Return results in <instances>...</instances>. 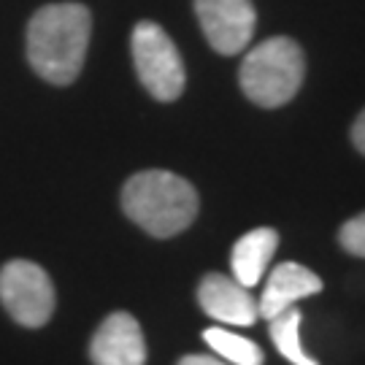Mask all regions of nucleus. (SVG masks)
Returning a JSON list of instances; mask_svg holds the SVG:
<instances>
[{
    "label": "nucleus",
    "instance_id": "nucleus-1",
    "mask_svg": "<svg viewBox=\"0 0 365 365\" xmlns=\"http://www.w3.org/2000/svg\"><path fill=\"white\" fill-rule=\"evenodd\" d=\"M92 16L81 3H52L27 25V60L49 84L66 87L78 76L90 46Z\"/></svg>",
    "mask_w": 365,
    "mask_h": 365
},
{
    "label": "nucleus",
    "instance_id": "nucleus-2",
    "mask_svg": "<svg viewBox=\"0 0 365 365\" xmlns=\"http://www.w3.org/2000/svg\"><path fill=\"white\" fill-rule=\"evenodd\" d=\"M122 209L149 235L170 238L195 222L197 192L170 170H141L122 187Z\"/></svg>",
    "mask_w": 365,
    "mask_h": 365
},
{
    "label": "nucleus",
    "instance_id": "nucleus-3",
    "mask_svg": "<svg viewBox=\"0 0 365 365\" xmlns=\"http://www.w3.org/2000/svg\"><path fill=\"white\" fill-rule=\"evenodd\" d=\"M306 76L303 49L287 36H276L257 43L244 57L238 84L252 103L262 108H279L298 95Z\"/></svg>",
    "mask_w": 365,
    "mask_h": 365
},
{
    "label": "nucleus",
    "instance_id": "nucleus-4",
    "mask_svg": "<svg viewBox=\"0 0 365 365\" xmlns=\"http://www.w3.org/2000/svg\"><path fill=\"white\" fill-rule=\"evenodd\" d=\"M130 46L135 73L146 87V92L155 101H163V103L176 101L184 92L187 76H184L182 54H179L168 33L157 22L144 19L133 30Z\"/></svg>",
    "mask_w": 365,
    "mask_h": 365
},
{
    "label": "nucleus",
    "instance_id": "nucleus-5",
    "mask_svg": "<svg viewBox=\"0 0 365 365\" xmlns=\"http://www.w3.org/2000/svg\"><path fill=\"white\" fill-rule=\"evenodd\" d=\"M0 300L19 325L41 327L54 312V287L49 274L30 260H11L0 271Z\"/></svg>",
    "mask_w": 365,
    "mask_h": 365
},
{
    "label": "nucleus",
    "instance_id": "nucleus-6",
    "mask_svg": "<svg viewBox=\"0 0 365 365\" xmlns=\"http://www.w3.org/2000/svg\"><path fill=\"white\" fill-rule=\"evenodd\" d=\"M197 22L211 49L220 54H238L249 46L257 25L252 0H195Z\"/></svg>",
    "mask_w": 365,
    "mask_h": 365
},
{
    "label": "nucleus",
    "instance_id": "nucleus-7",
    "mask_svg": "<svg viewBox=\"0 0 365 365\" xmlns=\"http://www.w3.org/2000/svg\"><path fill=\"white\" fill-rule=\"evenodd\" d=\"M90 357L95 365H144L146 341L135 317L128 312L108 314L92 336Z\"/></svg>",
    "mask_w": 365,
    "mask_h": 365
},
{
    "label": "nucleus",
    "instance_id": "nucleus-8",
    "mask_svg": "<svg viewBox=\"0 0 365 365\" xmlns=\"http://www.w3.org/2000/svg\"><path fill=\"white\" fill-rule=\"evenodd\" d=\"M197 300H200V309L222 325L252 327L260 319L257 300L249 295L244 284H238L230 276H203V282L197 287Z\"/></svg>",
    "mask_w": 365,
    "mask_h": 365
},
{
    "label": "nucleus",
    "instance_id": "nucleus-9",
    "mask_svg": "<svg viewBox=\"0 0 365 365\" xmlns=\"http://www.w3.org/2000/svg\"><path fill=\"white\" fill-rule=\"evenodd\" d=\"M317 292H322V279L314 271H309L300 262H282L268 276L262 298L257 300V309H260V317L274 319L276 314H282L298 300L317 295Z\"/></svg>",
    "mask_w": 365,
    "mask_h": 365
},
{
    "label": "nucleus",
    "instance_id": "nucleus-10",
    "mask_svg": "<svg viewBox=\"0 0 365 365\" xmlns=\"http://www.w3.org/2000/svg\"><path fill=\"white\" fill-rule=\"evenodd\" d=\"M279 247V233L274 227H257L244 233L233 247L230 255V268H233V279L244 287H255L260 284V279L265 276V268L271 257L276 255Z\"/></svg>",
    "mask_w": 365,
    "mask_h": 365
},
{
    "label": "nucleus",
    "instance_id": "nucleus-11",
    "mask_svg": "<svg viewBox=\"0 0 365 365\" xmlns=\"http://www.w3.org/2000/svg\"><path fill=\"white\" fill-rule=\"evenodd\" d=\"M300 312L295 306L284 309L282 314H276L271 322V339H274L276 349L282 357H287L292 365H319L314 357L306 354L303 344H300Z\"/></svg>",
    "mask_w": 365,
    "mask_h": 365
},
{
    "label": "nucleus",
    "instance_id": "nucleus-12",
    "mask_svg": "<svg viewBox=\"0 0 365 365\" xmlns=\"http://www.w3.org/2000/svg\"><path fill=\"white\" fill-rule=\"evenodd\" d=\"M203 341L230 365H262V360H265V354L255 341L244 339L233 330H225V327L203 330Z\"/></svg>",
    "mask_w": 365,
    "mask_h": 365
},
{
    "label": "nucleus",
    "instance_id": "nucleus-13",
    "mask_svg": "<svg viewBox=\"0 0 365 365\" xmlns=\"http://www.w3.org/2000/svg\"><path fill=\"white\" fill-rule=\"evenodd\" d=\"M339 241L349 255H354V257H365V211L341 225Z\"/></svg>",
    "mask_w": 365,
    "mask_h": 365
},
{
    "label": "nucleus",
    "instance_id": "nucleus-14",
    "mask_svg": "<svg viewBox=\"0 0 365 365\" xmlns=\"http://www.w3.org/2000/svg\"><path fill=\"white\" fill-rule=\"evenodd\" d=\"M352 144L357 146V152L365 155V108L360 111V117L354 119L352 125Z\"/></svg>",
    "mask_w": 365,
    "mask_h": 365
},
{
    "label": "nucleus",
    "instance_id": "nucleus-15",
    "mask_svg": "<svg viewBox=\"0 0 365 365\" xmlns=\"http://www.w3.org/2000/svg\"><path fill=\"white\" fill-rule=\"evenodd\" d=\"M179 365H225L217 357H209V354H187L179 360Z\"/></svg>",
    "mask_w": 365,
    "mask_h": 365
}]
</instances>
